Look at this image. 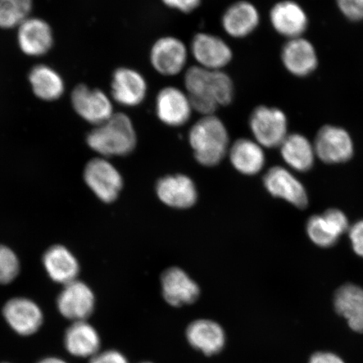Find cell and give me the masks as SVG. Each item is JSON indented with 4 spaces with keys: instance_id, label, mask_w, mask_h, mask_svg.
Listing matches in <instances>:
<instances>
[{
    "instance_id": "6da1fadb",
    "label": "cell",
    "mask_w": 363,
    "mask_h": 363,
    "mask_svg": "<svg viewBox=\"0 0 363 363\" xmlns=\"http://www.w3.org/2000/svg\"><path fill=\"white\" fill-rule=\"evenodd\" d=\"M184 83L194 111L202 116L216 115L218 108L234 101L233 80L223 70L189 67L184 72Z\"/></svg>"
},
{
    "instance_id": "7a4b0ae2",
    "label": "cell",
    "mask_w": 363,
    "mask_h": 363,
    "mask_svg": "<svg viewBox=\"0 0 363 363\" xmlns=\"http://www.w3.org/2000/svg\"><path fill=\"white\" fill-rule=\"evenodd\" d=\"M89 147L102 157H122L134 151L138 136L133 121L125 113H115L87 135Z\"/></svg>"
},
{
    "instance_id": "3957f363",
    "label": "cell",
    "mask_w": 363,
    "mask_h": 363,
    "mask_svg": "<svg viewBox=\"0 0 363 363\" xmlns=\"http://www.w3.org/2000/svg\"><path fill=\"white\" fill-rule=\"evenodd\" d=\"M189 142L201 164L216 166L230 148V136L224 121L216 115L202 116L192 125Z\"/></svg>"
},
{
    "instance_id": "277c9868",
    "label": "cell",
    "mask_w": 363,
    "mask_h": 363,
    "mask_svg": "<svg viewBox=\"0 0 363 363\" xmlns=\"http://www.w3.org/2000/svg\"><path fill=\"white\" fill-rule=\"evenodd\" d=\"M249 127L254 140L263 148L279 147L289 135V121L284 111L264 104L252 111Z\"/></svg>"
},
{
    "instance_id": "5b68a950",
    "label": "cell",
    "mask_w": 363,
    "mask_h": 363,
    "mask_svg": "<svg viewBox=\"0 0 363 363\" xmlns=\"http://www.w3.org/2000/svg\"><path fill=\"white\" fill-rule=\"evenodd\" d=\"M189 55V48L184 40L174 35H164L152 44L149 60L157 74L174 77L185 69Z\"/></svg>"
},
{
    "instance_id": "8992f818",
    "label": "cell",
    "mask_w": 363,
    "mask_h": 363,
    "mask_svg": "<svg viewBox=\"0 0 363 363\" xmlns=\"http://www.w3.org/2000/svg\"><path fill=\"white\" fill-rule=\"evenodd\" d=\"M84 179L88 187L104 203L115 201L123 187L119 171L106 157L90 160L85 167Z\"/></svg>"
},
{
    "instance_id": "52a82bcc",
    "label": "cell",
    "mask_w": 363,
    "mask_h": 363,
    "mask_svg": "<svg viewBox=\"0 0 363 363\" xmlns=\"http://www.w3.org/2000/svg\"><path fill=\"white\" fill-rule=\"evenodd\" d=\"M313 144L316 157L328 164L347 162L354 155L353 140L342 127L333 125L322 126Z\"/></svg>"
},
{
    "instance_id": "ba28073f",
    "label": "cell",
    "mask_w": 363,
    "mask_h": 363,
    "mask_svg": "<svg viewBox=\"0 0 363 363\" xmlns=\"http://www.w3.org/2000/svg\"><path fill=\"white\" fill-rule=\"evenodd\" d=\"M71 102L82 119L94 126L104 123L116 113L112 99L106 93L85 84H79L72 90Z\"/></svg>"
},
{
    "instance_id": "9c48e42d",
    "label": "cell",
    "mask_w": 363,
    "mask_h": 363,
    "mask_svg": "<svg viewBox=\"0 0 363 363\" xmlns=\"http://www.w3.org/2000/svg\"><path fill=\"white\" fill-rule=\"evenodd\" d=\"M189 53L197 66L213 71L223 70L233 59L230 45L220 36L211 33L195 35L190 43Z\"/></svg>"
},
{
    "instance_id": "30bf717a",
    "label": "cell",
    "mask_w": 363,
    "mask_h": 363,
    "mask_svg": "<svg viewBox=\"0 0 363 363\" xmlns=\"http://www.w3.org/2000/svg\"><path fill=\"white\" fill-rule=\"evenodd\" d=\"M155 112L162 123L170 127H180L191 119L194 110L185 90L175 86H166L157 94Z\"/></svg>"
},
{
    "instance_id": "8fae6325",
    "label": "cell",
    "mask_w": 363,
    "mask_h": 363,
    "mask_svg": "<svg viewBox=\"0 0 363 363\" xmlns=\"http://www.w3.org/2000/svg\"><path fill=\"white\" fill-rule=\"evenodd\" d=\"M111 99L121 106H139L147 98L148 84L143 74L135 68L121 67L113 72L111 86Z\"/></svg>"
},
{
    "instance_id": "7c38bea8",
    "label": "cell",
    "mask_w": 363,
    "mask_h": 363,
    "mask_svg": "<svg viewBox=\"0 0 363 363\" xmlns=\"http://www.w3.org/2000/svg\"><path fill=\"white\" fill-rule=\"evenodd\" d=\"M59 313L72 322L83 321L93 314L95 296L89 286L77 279L63 285L57 298Z\"/></svg>"
},
{
    "instance_id": "4fadbf2b",
    "label": "cell",
    "mask_w": 363,
    "mask_h": 363,
    "mask_svg": "<svg viewBox=\"0 0 363 363\" xmlns=\"http://www.w3.org/2000/svg\"><path fill=\"white\" fill-rule=\"evenodd\" d=\"M3 316L10 328L22 337H30L42 328L44 315L33 299L16 297L6 303Z\"/></svg>"
},
{
    "instance_id": "5bb4252c",
    "label": "cell",
    "mask_w": 363,
    "mask_h": 363,
    "mask_svg": "<svg viewBox=\"0 0 363 363\" xmlns=\"http://www.w3.org/2000/svg\"><path fill=\"white\" fill-rule=\"evenodd\" d=\"M269 21L276 33L288 40L301 38L308 26L305 9L293 0L276 3L270 10Z\"/></svg>"
},
{
    "instance_id": "9a60e30c",
    "label": "cell",
    "mask_w": 363,
    "mask_h": 363,
    "mask_svg": "<svg viewBox=\"0 0 363 363\" xmlns=\"http://www.w3.org/2000/svg\"><path fill=\"white\" fill-rule=\"evenodd\" d=\"M263 182L266 189L272 196L282 199L299 208L307 207L308 199L305 186L284 167H272L267 171Z\"/></svg>"
},
{
    "instance_id": "2e32d148",
    "label": "cell",
    "mask_w": 363,
    "mask_h": 363,
    "mask_svg": "<svg viewBox=\"0 0 363 363\" xmlns=\"http://www.w3.org/2000/svg\"><path fill=\"white\" fill-rule=\"evenodd\" d=\"M281 61L290 74L305 78L315 71L319 58L315 45L301 36L285 43L281 52Z\"/></svg>"
},
{
    "instance_id": "e0dca14e",
    "label": "cell",
    "mask_w": 363,
    "mask_h": 363,
    "mask_svg": "<svg viewBox=\"0 0 363 363\" xmlns=\"http://www.w3.org/2000/svg\"><path fill=\"white\" fill-rule=\"evenodd\" d=\"M260 20L257 6L247 0H240L226 8L221 17V26L230 38L243 39L257 29Z\"/></svg>"
},
{
    "instance_id": "ac0fdd59",
    "label": "cell",
    "mask_w": 363,
    "mask_h": 363,
    "mask_svg": "<svg viewBox=\"0 0 363 363\" xmlns=\"http://www.w3.org/2000/svg\"><path fill=\"white\" fill-rule=\"evenodd\" d=\"M17 28L18 44L26 55L43 56L52 48L53 33L47 21L29 17Z\"/></svg>"
},
{
    "instance_id": "d6986e66",
    "label": "cell",
    "mask_w": 363,
    "mask_h": 363,
    "mask_svg": "<svg viewBox=\"0 0 363 363\" xmlns=\"http://www.w3.org/2000/svg\"><path fill=\"white\" fill-rule=\"evenodd\" d=\"M162 289L163 298L174 307L190 305L197 301L201 294L198 284L179 267L163 272Z\"/></svg>"
},
{
    "instance_id": "ffe728a7",
    "label": "cell",
    "mask_w": 363,
    "mask_h": 363,
    "mask_svg": "<svg viewBox=\"0 0 363 363\" xmlns=\"http://www.w3.org/2000/svg\"><path fill=\"white\" fill-rule=\"evenodd\" d=\"M156 191L162 203L176 208H187L196 203L198 193L194 182L185 175H170L157 182Z\"/></svg>"
},
{
    "instance_id": "44dd1931",
    "label": "cell",
    "mask_w": 363,
    "mask_h": 363,
    "mask_svg": "<svg viewBox=\"0 0 363 363\" xmlns=\"http://www.w3.org/2000/svg\"><path fill=\"white\" fill-rule=\"evenodd\" d=\"M43 263L53 282L65 285L78 279L79 261L69 249L62 245L49 247L44 253Z\"/></svg>"
},
{
    "instance_id": "7402d4cb",
    "label": "cell",
    "mask_w": 363,
    "mask_h": 363,
    "mask_svg": "<svg viewBox=\"0 0 363 363\" xmlns=\"http://www.w3.org/2000/svg\"><path fill=\"white\" fill-rule=\"evenodd\" d=\"M186 337L191 346L207 356L215 355L224 348L225 333L217 322L211 320H197L192 322L186 330Z\"/></svg>"
},
{
    "instance_id": "603a6c76",
    "label": "cell",
    "mask_w": 363,
    "mask_h": 363,
    "mask_svg": "<svg viewBox=\"0 0 363 363\" xmlns=\"http://www.w3.org/2000/svg\"><path fill=\"white\" fill-rule=\"evenodd\" d=\"M335 310L346 320L351 330L363 334V289L347 284L335 292Z\"/></svg>"
},
{
    "instance_id": "cb8c5ba5",
    "label": "cell",
    "mask_w": 363,
    "mask_h": 363,
    "mask_svg": "<svg viewBox=\"0 0 363 363\" xmlns=\"http://www.w3.org/2000/svg\"><path fill=\"white\" fill-rule=\"evenodd\" d=\"M101 340L96 329L87 321H76L66 330L67 352L77 357H92L99 352Z\"/></svg>"
},
{
    "instance_id": "d4e9b609",
    "label": "cell",
    "mask_w": 363,
    "mask_h": 363,
    "mask_svg": "<svg viewBox=\"0 0 363 363\" xmlns=\"http://www.w3.org/2000/svg\"><path fill=\"white\" fill-rule=\"evenodd\" d=\"M228 153L231 164L245 175H255L265 165L264 150L255 140L240 138L231 145Z\"/></svg>"
},
{
    "instance_id": "484cf974",
    "label": "cell",
    "mask_w": 363,
    "mask_h": 363,
    "mask_svg": "<svg viewBox=\"0 0 363 363\" xmlns=\"http://www.w3.org/2000/svg\"><path fill=\"white\" fill-rule=\"evenodd\" d=\"M279 149L281 156L290 169L303 172L314 166L316 157L314 144L302 134H289Z\"/></svg>"
},
{
    "instance_id": "4316f807",
    "label": "cell",
    "mask_w": 363,
    "mask_h": 363,
    "mask_svg": "<svg viewBox=\"0 0 363 363\" xmlns=\"http://www.w3.org/2000/svg\"><path fill=\"white\" fill-rule=\"evenodd\" d=\"M29 82L35 96L45 101H57L65 93L62 76L47 65L33 67L29 74Z\"/></svg>"
},
{
    "instance_id": "83f0119b",
    "label": "cell",
    "mask_w": 363,
    "mask_h": 363,
    "mask_svg": "<svg viewBox=\"0 0 363 363\" xmlns=\"http://www.w3.org/2000/svg\"><path fill=\"white\" fill-rule=\"evenodd\" d=\"M33 0H0V28L19 26L29 18Z\"/></svg>"
},
{
    "instance_id": "f1b7e54d",
    "label": "cell",
    "mask_w": 363,
    "mask_h": 363,
    "mask_svg": "<svg viewBox=\"0 0 363 363\" xmlns=\"http://www.w3.org/2000/svg\"><path fill=\"white\" fill-rule=\"evenodd\" d=\"M306 233L313 243L323 248L333 247L340 238L339 235L330 228L323 216L311 217L307 222Z\"/></svg>"
},
{
    "instance_id": "f546056e",
    "label": "cell",
    "mask_w": 363,
    "mask_h": 363,
    "mask_svg": "<svg viewBox=\"0 0 363 363\" xmlns=\"http://www.w3.org/2000/svg\"><path fill=\"white\" fill-rule=\"evenodd\" d=\"M21 271L19 257L10 247L0 245V284H9L15 280Z\"/></svg>"
},
{
    "instance_id": "4dcf8cb0",
    "label": "cell",
    "mask_w": 363,
    "mask_h": 363,
    "mask_svg": "<svg viewBox=\"0 0 363 363\" xmlns=\"http://www.w3.org/2000/svg\"><path fill=\"white\" fill-rule=\"evenodd\" d=\"M324 219L330 226V228L335 231V233L339 235H342L346 233L350 225H349V221L346 215L342 211L337 210V208H330L326 211L324 215H322Z\"/></svg>"
},
{
    "instance_id": "1f68e13d",
    "label": "cell",
    "mask_w": 363,
    "mask_h": 363,
    "mask_svg": "<svg viewBox=\"0 0 363 363\" xmlns=\"http://www.w3.org/2000/svg\"><path fill=\"white\" fill-rule=\"evenodd\" d=\"M337 4L340 13L347 20L363 21V0H337Z\"/></svg>"
},
{
    "instance_id": "d6a6232c",
    "label": "cell",
    "mask_w": 363,
    "mask_h": 363,
    "mask_svg": "<svg viewBox=\"0 0 363 363\" xmlns=\"http://www.w3.org/2000/svg\"><path fill=\"white\" fill-rule=\"evenodd\" d=\"M353 251L357 256L363 257V220L356 222L349 229Z\"/></svg>"
},
{
    "instance_id": "836d02e7",
    "label": "cell",
    "mask_w": 363,
    "mask_h": 363,
    "mask_svg": "<svg viewBox=\"0 0 363 363\" xmlns=\"http://www.w3.org/2000/svg\"><path fill=\"white\" fill-rule=\"evenodd\" d=\"M162 2L172 10L189 13L201 6V0H162Z\"/></svg>"
},
{
    "instance_id": "e575fe53",
    "label": "cell",
    "mask_w": 363,
    "mask_h": 363,
    "mask_svg": "<svg viewBox=\"0 0 363 363\" xmlns=\"http://www.w3.org/2000/svg\"><path fill=\"white\" fill-rule=\"evenodd\" d=\"M89 363H129L126 357L120 352L108 350L99 352L90 358Z\"/></svg>"
},
{
    "instance_id": "d590c367",
    "label": "cell",
    "mask_w": 363,
    "mask_h": 363,
    "mask_svg": "<svg viewBox=\"0 0 363 363\" xmlns=\"http://www.w3.org/2000/svg\"><path fill=\"white\" fill-rule=\"evenodd\" d=\"M308 363H346L342 357L334 352H317L313 354Z\"/></svg>"
},
{
    "instance_id": "8d00e7d4",
    "label": "cell",
    "mask_w": 363,
    "mask_h": 363,
    "mask_svg": "<svg viewBox=\"0 0 363 363\" xmlns=\"http://www.w3.org/2000/svg\"><path fill=\"white\" fill-rule=\"evenodd\" d=\"M38 363H68L65 360L62 359L57 357H45L44 359L40 360Z\"/></svg>"
},
{
    "instance_id": "74e56055",
    "label": "cell",
    "mask_w": 363,
    "mask_h": 363,
    "mask_svg": "<svg viewBox=\"0 0 363 363\" xmlns=\"http://www.w3.org/2000/svg\"><path fill=\"white\" fill-rule=\"evenodd\" d=\"M142 363H152V362H142Z\"/></svg>"
},
{
    "instance_id": "f35d334b",
    "label": "cell",
    "mask_w": 363,
    "mask_h": 363,
    "mask_svg": "<svg viewBox=\"0 0 363 363\" xmlns=\"http://www.w3.org/2000/svg\"><path fill=\"white\" fill-rule=\"evenodd\" d=\"M1 363H9V362H1Z\"/></svg>"
}]
</instances>
